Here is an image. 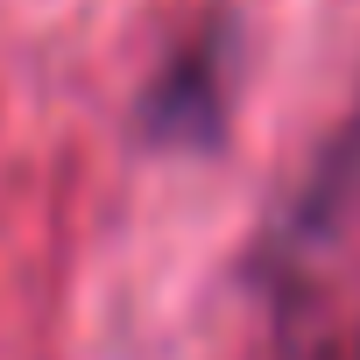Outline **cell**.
Returning a JSON list of instances; mask_svg holds the SVG:
<instances>
[{
	"mask_svg": "<svg viewBox=\"0 0 360 360\" xmlns=\"http://www.w3.org/2000/svg\"><path fill=\"white\" fill-rule=\"evenodd\" d=\"M219 120V43H191L176 57L155 92H148V127L169 134V141H191L198 127Z\"/></svg>",
	"mask_w": 360,
	"mask_h": 360,
	"instance_id": "6da1fadb",
	"label": "cell"
},
{
	"mask_svg": "<svg viewBox=\"0 0 360 360\" xmlns=\"http://www.w3.org/2000/svg\"><path fill=\"white\" fill-rule=\"evenodd\" d=\"M353 191H360V113H353L346 134L325 148V162H318V176H311V191H304V205H297V233H325V226L346 212Z\"/></svg>",
	"mask_w": 360,
	"mask_h": 360,
	"instance_id": "7a4b0ae2",
	"label": "cell"
}]
</instances>
